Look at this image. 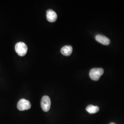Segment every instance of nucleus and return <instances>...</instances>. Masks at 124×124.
Here are the masks:
<instances>
[{
	"label": "nucleus",
	"instance_id": "obj_1",
	"mask_svg": "<svg viewBox=\"0 0 124 124\" xmlns=\"http://www.w3.org/2000/svg\"><path fill=\"white\" fill-rule=\"evenodd\" d=\"M15 51L19 56L23 57L26 54L28 51V47L26 44L23 42L17 43L15 47Z\"/></svg>",
	"mask_w": 124,
	"mask_h": 124
},
{
	"label": "nucleus",
	"instance_id": "obj_2",
	"mask_svg": "<svg viewBox=\"0 0 124 124\" xmlns=\"http://www.w3.org/2000/svg\"><path fill=\"white\" fill-rule=\"evenodd\" d=\"M104 73V70L102 68H93L89 72V76L91 79L97 81L100 79Z\"/></svg>",
	"mask_w": 124,
	"mask_h": 124
},
{
	"label": "nucleus",
	"instance_id": "obj_3",
	"mask_svg": "<svg viewBox=\"0 0 124 124\" xmlns=\"http://www.w3.org/2000/svg\"><path fill=\"white\" fill-rule=\"evenodd\" d=\"M31 105L29 101L25 99H20L17 104L18 109L20 111H24L31 108Z\"/></svg>",
	"mask_w": 124,
	"mask_h": 124
},
{
	"label": "nucleus",
	"instance_id": "obj_4",
	"mask_svg": "<svg viewBox=\"0 0 124 124\" xmlns=\"http://www.w3.org/2000/svg\"><path fill=\"white\" fill-rule=\"evenodd\" d=\"M51 99L48 96H44L41 100V107L42 110L44 112H48L50 109L51 107Z\"/></svg>",
	"mask_w": 124,
	"mask_h": 124
},
{
	"label": "nucleus",
	"instance_id": "obj_5",
	"mask_svg": "<svg viewBox=\"0 0 124 124\" xmlns=\"http://www.w3.org/2000/svg\"><path fill=\"white\" fill-rule=\"evenodd\" d=\"M46 18L50 22H54L56 21L58 16L55 11L52 9H49L46 12Z\"/></svg>",
	"mask_w": 124,
	"mask_h": 124
},
{
	"label": "nucleus",
	"instance_id": "obj_6",
	"mask_svg": "<svg viewBox=\"0 0 124 124\" xmlns=\"http://www.w3.org/2000/svg\"><path fill=\"white\" fill-rule=\"evenodd\" d=\"M95 39L98 42L103 45L107 46L110 44V40L105 36L101 35H98L96 36Z\"/></svg>",
	"mask_w": 124,
	"mask_h": 124
},
{
	"label": "nucleus",
	"instance_id": "obj_7",
	"mask_svg": "<svg viewBox=\"0 0 124 124\" xmlns=\"http://www.w3.org/2000/svg\"><path fill=\"white\" fill-rule=\"evenodd\" d=\"M73 48L71 46H65L62 47L61 50L62 54L65 56H69L72 53Z\"/></svg>",
	"mask_w": 124,
	"mask_h": 124
},
{
	"label": "nucleus",
	"instance_id": "obj_8",
	"mask_svg": "<svg viewBox=\"0 0 124 124\" xmlns=\"http://www.w3.org/2000/svg\"><path fill=\"white\" fill-rule=\"evenodd\" d=\"M86 110L89 113L93 114L97 113L99 110V108L97 106H94L93 105H89L86 108Z\"/></svg>",
	"mask_w": 124,
	"mask_h": 124
},
{
	"label": "nucleus",
	"instance_id": "obj_9",
	"mask_svg": "<svg viewBox=\"0 0 124 124\" xmlns=\"http://www.w3.org/2000/svg\"><path fill=\"white\" fill-rule=\"evenodd\" d=\"M115 124V123H110V124Z\"/></svg>",
	"mask_w": 124,
	"mask_h": 124
}]
</instances>
